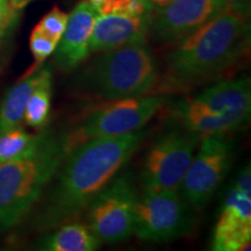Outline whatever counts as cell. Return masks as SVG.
Returning a JSON list of instances; mask_svg holds the SVG:
<instances>
[{
	"label": "cell",
	"instance_id": "obj_10",
	"mask_svg": "<svg viewBox=\"0 0 251 251\" xmlns=\"http://www.w3.org/2000/svg\"><path fill=\"white\" fill-rule=\"evenodd\" d=\"M224 11L222 0H172L153 11L148 35L161 45H177Z\"/></svg>",
	"mask_w": 251,
	"mask_h": 251
},
{
	"label": "cell",
	"instance_id": "obj_23",
	"mask_svg": "<svg viewBox=\"0 0 251 251\" xmlns=\"http://www.w3.org/2000/svg\"><path fill=\"white\" fill-rule=\"evenodd\" d=\"M225 4L226 11L234 12V13L242 15L249 19L251 9V0H222Z\"/></svg>",
	"mask_w": 251,
	"mask_h": 251
},
{
	"label": "cell",
	"instance_id": "obj_15",
	"mask_svg": "<svg viewBox=\"0 0 251 251\" xmlns=\"http://www.w3.org/2000/svg\"><path fill=\"white\" fill-rule=\"evenodd\" d=\"M176 117L184 129L193 131L201 137L207 135L228 134L246 125V122L234 115L220 114L206 108L193 98L178 103Z\"/></svg>",
	"mask_w": 251,
	"mask_h": 251
},
{
	"label": "cell",
	"instance_id": "obj_6",
	"mask_svg": "<svg viewBox=\"0 0 251 251\" xmlns=\"http://www.w3.org/2000/svg\"><path fill=\"white\" fill-rule=\"evenodd\" d=\"M201 136L187 129L166 131L147 152L141 171L144 190L179 191Z\"/></svg>",
	"mask_w": 251,
	"mask_h": 251
},
{
	"label": "cell",
	"instance_id": "obj_9",
	"mask_svg": "<svg viewBox=\"0 0 251 251\" xmlns=\"http://www.w3.org/2000/svg\"><path fill=\"white\" fill-rule=\"evenodd\" d=\"M137 198L130 175L115 176L87 207V226L102 242L128 240L133 235Z\"/></svg>",
	"mask_w": 251,
	"mask_h": 251
},
{
	"label": "cell",
	"instance_id": "obj_26",
	"mask_svg": "<svg viewBox=\"0 0 251 251\" xmlns=\"http://www.w3.org/2000/svg\"><path fill=\"white\" fill-rule=\"evenodd\" d=\"M9 4H11L12 7H13L14 11H18V9L24 8L25 6L29 4L33 0H8Z\"/></svg>",
	"mask_w": 251,
	"mask_h": 251
},
{
	"label": "cell",
	"instance_id": "obj_18",
	"mask_svg": "<svg viewBox=\"0 0 251 251\" xmlns=\"http://www.w3.org/2000/svg\"><path fill=\"white\" fill-rule=\"evenodd\" d=\"M52 74L49 67L40 68L39 79L31 91L25 109V120L35 129L45 127L49 119L51 106Z\"/></svg>",
	"mask_w": 251,
	"mask_h": 251
},
{
	"label": "cell",
	"instance_id": "obj_3",
	"mask_svg": "<svg viewBox=\"0 0 251 251\" xmlns=\"http://www.w3.org/2000/svg\"><path fill=\"white\" fill-rule=\"evenodd\" d=\"M159 79L151 50L137 42L100 52L77 75L74 86L84 96L111 101L151 93Z\"/></svg>",
	"mask_w": 251,
	"mask_h": 251
},
{
	"label": "cell",
	"instance_id": "obj_25",
	"mask_svg": "<svg viewBox=\"0 0 251 251\" xmlns=\"http://www.w3.org/2000/svg\"><path fill=\"white\" fill-rule=\"evenodd\" d=\"M148 2V5L152 8V11H156V9L163 7V6L169 4V2L172 1V0H146Z\"/></svg>",
	"mask_w": 251,
	"mask_h": 251
},
{
	"label": "cell",
	"instance_id": "obj_21",
	"mask_svg": "<svg viewBox=\"0 0 251 251\" xmlns=\"http://www.w3.org/2000/svg\"><path fill=\"white\" fill-rule=\"evenodd\" d=\"M68 19V13L61 11L58 7H54L41 19L36 28L43 31L46 35L51 37L52 40H55L56 42H59L65 30V27H67Z\"/></svg>",
	"mask_w": 251,
	"mask_h": 251
},
{
	"label": "cell",
	"instance_id": "obj_8",
	"mask_svg": "<svg viewBox=\"0 0 251 251\" xmlns=\"http://www.w3.org/2000/svg\"><path fill=\"white\" fill-rule=\"evenodd\" d=\"M227 135L201 137L200 148L194 153L181 181V196L196 211L211 201L233 164L234 143Z\"/></svg>",
	"mask_w": 251,
	"mask_h": 251
},
{
	"label": "cell",
	"instance_id": "obj_19",
	"mask_svg": "<svg viewBox=\"0 0 251 251\" xmlns=\"http://www.w3.org/2000/svg\"><path fill=\"white\" fill-rule=\"evenodd\" d=\"M43 134L31 135L21 127L0 134V165L30 155L39 146Z\"/></svg>",
	"mask_w": 251,
	"mask_h": 251
},
{
	"label": "cell",
	"instance_id": "obj_1",
	"mask_svg": "<svg viewBox=\"0 0 251 251\" xmlns=\"http://www.w3.org/2000/svg\"><path fill=\"white\" fill-rule=\"evenodd\" d=\"M144 137L142 128L119 136L84 141L71 149L47 197L39 216L40 227L54 229L77 219L140 149Z\"/></svg>",
	"mask_w": 251,
	"mask_h": 251
},
{
	"label": "cell",
	"instance_id": "obj_22",
	"mask_svg": "<svg viewBox=\"0 0 251 251\" xmlns=\"http://www.w3.org/2000/svg\"><path fill=\"white\" fill-rule=\"evenodd\" d=\"M58 42H56L51 37L46 35L43 31L37 29L36 27L34 28L30 34L29 47L31 54H33L34 58H35L36 65L42 64L50 55L54 54Z\"/></svg>",
	"mask_w": 251,
	"mask_h": 251
},
{
	"label": "cell",
	"instance_id": "obj_17",
	"mask_svg": "<svg viewBox=\"0 0 251 251\" xmlns=\"http://www.w3.org/2000/svg\"><path fill=\"white\" fill-rule=\"evenodd\" d=\"M40 69L31 70L6 93L0 106V134L20 127L25 118L27 100L39 79Z\"/></svg>",
	"mask_w": 251,
	"mask_h": 251
},
{
	"label": "cell",
	"instance_id": "obj_11",
	"mask_svg": "<svg viewBox=\"0 0 251 251\" xmlns=\"http://www.w3.org/2000/svg\"><path fill=\"white\" fill-rule=\"evenodd\" d=\"M251 192L234 185L220 211L213 234L212 250H250Z\"/></svg>",
	"mask_w": 251,
	"mask_h": 251
},
{
	"label": "cell",
	"instance_id": "obj_14",
	"mask_svg": "<svg viewBox=\"0 0 251 251\" xmlns=\"http://www.w3.org/2000/svg\"><path fill=\"white\" fill-rule=\"evenodd\" d=\"M206 108L230 114L247 124L250 119L251 89L249 78L220 80L193 98Z\"/></svg>",
	"mask_w": 251,
	"mask_h": 251
},
{
	"label": "cell",
	"instance_id": "obj_24",
	"mask_svg": "<svg viewBox=\"0 0 251 251\" xmlns=\"http://www.w3.org/2000/svg\"><path fill=\"white\" fill-rule=\"evenodd\" d=\"M14 9L8 0H0V37L13 19Z\"/></svg>",
	"mask_w": 251,
	"mask_h": 251
},
{
	"label": "cell",
	"instance_id": "obj_2",
	"mask_svg": "<svg viewBox=\"0 0 251 251\" xmlns=\"http://www.w3.org/2000/svg\"><path fill=\"white\" fill-rule=\"evenodd\" d=\"M249 19L224 11L177 43L159 85L181 91L228 75L249 51Z\"/></svg>",
	"mask_w": 251,
	"mask_h": 251
},
{
	"label": "cell",
	"instance_id": "obj_4",
	"mask_svg": "<svg viewBox=\"0 0 251 251\" xmlns=\"http://www.w3.org/2000/svg\"><path fill=\"white\" fill-rule=\"evenodd\" d=\"M67 156L64 137L43 133L30 155L0 165V230L27 214Z\"/></svg>",
	"mask_w": 251,
	"mask_h": 251
},
{
	"label": "cell",
	"instance_id": "obj_20",
	"mask_svg": "<svg viewBox=\"0 0 251 251\" xmlns=\"http://www.w3.org/2000/svg\"><path fill=\"white\" fill-rule=\"evenodd\" d=\"M94 6L98 14H126L141 17L151 15L152 8L146 0H87Z\"/></svg>",
	"mask_w": 251,
	"mask_h": 251
},
{
	"label": "cell",
	"instance_id": "obj_12",
	"mask_svg": "<svg viewBox=\"0 0 251 251\" xmlns=\"http://www.w3.org/2000/svg\"><path fill=\"white\" fill-rule=\"evenodd\" d=\"M98 12L87 0H81L69 14L64 33L55 50L56 63L62 70L76 69L90 55V39Z\"/></svg>",
	"mask_w": 251,
	"mask_h": 251
},
{
	"label": "cell",
	"instance_id": "obj_16",
	"mask_svg": "<svg viewBox=\"0 0 251 251\" xmlns=\"http://www.w3.org/2000/svg\"><path fill=\"white\" fill-rule=\"evenodd\" d=\"M55 229V228H54ZM102 241L83 222L72 221L58 226L39 243L40 250L46 251H94Z\"/></svg>",
	"mask_w": 251,
	"mask_h": 251
},
{
	"label": "cell",
	"instance_id": "obj_5",
	"mask_svg": "<svg viewBox=\"0 0 251 251\" xmlns=\"http://www.w3.org/2000/svg\"><path fill=\"white\" fill-rule=\"evenodd\" d=\"M166 101L165 94L149 93L103 103L90 112L70 134L64 136L67 153L84 141L119 136L142 129Z\"/></svg>",
	"mask_w": 251,
	"mask_h": 251
},
{
	"label": "cell",
	"instance_id": "obj_13",
	"mask_svg": "<svg viewBox=\"0 0 251 251\" xmlns=\"http://www.w3.org/2000/svg\"><path fill=\"white\" fill-rule=\"evenodd\" d=\"M151 15L100 14L93 24L90 39V54L102 52L130 43L146 42Z\"/></svg>",
	"mask_w": 251,
	"mask_h": 251
},
{
	"label": "cell",
	"instance_id": "obj_7",
	"mask_svg": "<svg viewBox=\"0 0 251 251\" xmlns=\"http://www.w3.org/2000/svg\"><path fill=\"white\" fill-rule=\"evenodd\" d=\"M192 207L178 191L144 190L137 198L133 234L163 242L186 235L192 228Z\"/></svg>",
	"mask_w": 251,
	"mask_h": 251
}]
</instances>
